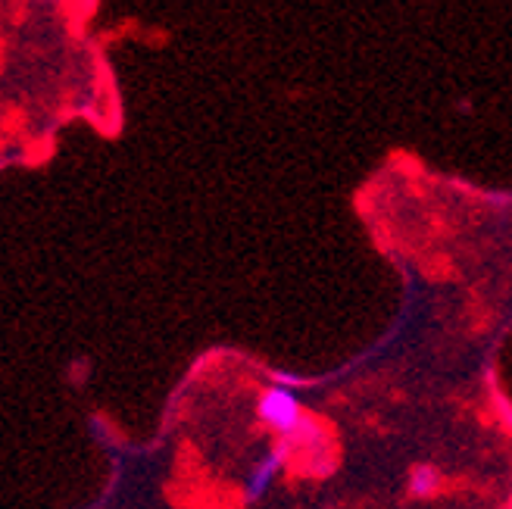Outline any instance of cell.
Here are the masks:
<instances>
[{"label":"cell","instance_id":"3","mask_svg":"<svg viewBox=\"0 0 512 509\" xmlns=\"http://www.w3.org/2000/svg\"><path fill=\"white\" fill-rule=\"evenodd\" d=\"M441 488V469L431 463H419L409 469V494L413 497H431Z\"/></svg>","mask_w":512,"mask_h":509},{"label":"cell","instance_id":"2","mask_svg":"<svg viewBox=\"0 0 512 509\" xmlns=\"http://www.w3.org/2000/svg\"><path fill=\"white\" fill-rule=\"evenodd\" d=\"M288 456H291V444L278 441V444L263 456V460L250 469V475H247V481H244V503H256V500H263V497H266V491L272 488L275 475H278L281 469H285Z\"/></svg>","mask_w":512,"mask_h":509},{"label":"cell","instance_id":"1","mask_svg":"<svg viewBox=\"0 0 512 509\" xmlns=\"http://www.w3.org/2000/svg\"><path fill=\"white\" fill-rule=\"evenodd\" d=\"M256 419H260L278 441L285 444H316L319 428L303 416L300 397L291 388L272 385L256 400Z\"/></svg>","mask_w":512,"mask_h":509}]
</instances>
